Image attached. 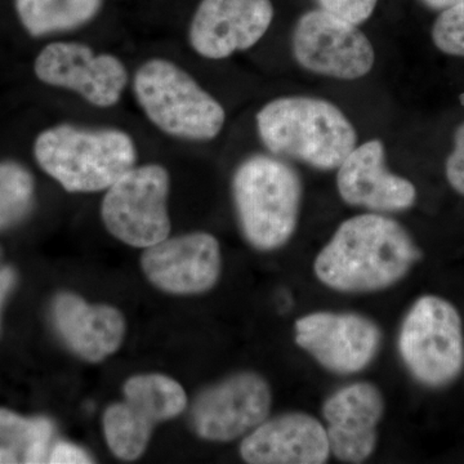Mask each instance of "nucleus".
<instances>
[{
	"mask_svg": "<svg viewBox=\"0 0 464 464\" xmlns=\"http://www.w3.org/2000/svg\"><path fill=\"white\" fill-rule=\"evenodd\" d=\"M422 257L404 226L380 213L348 218L314 262L317 279L335 292L374 293L389 289Z\"/></svg>",
	"mask_w": 464,
	"mask_h": 464,
	"instance_id": "nucleus-1",
	"label": "nucleus"
},
{
	"mask_svg": "<svg viewBox=\"0 0 464 464\" xmlns=\"http://www.w3.org/2000/svg\"><path fill=\"white\" fill-rule=\"evenodd\" d=\"M261 141L271 154L316 169H338L357 145V133L334 103L315 97H280L257 114Z\"/></svg>",
	"mask_w": 464,
	"mask_h": 464,
	"instance_id": "nucleus-2",
	"label": "nucleus"
},
{
	"mask_svg": "<svg viewBox=\"0 0 464 464\" xmlns=\"http://www.w3.org/2000/svg\"><path fill=\"white\" fill-rule=\"evenodd\" d=\"M331 454L325 426L302 411L267 418L240 445L250 464H324Z\"/></svg>",
	"mask_w": 464,
	"mask_h": 464,
	"instance_id": "nucleus-17",
	"label": "nucleus"
},
{
	"mask_svg": "<svg viewBox=\"0 0 464 464\" xmlns=\"http://www.w3.org/2000/svg\"><path fill=\"white\" fill-rule=\"evenodd\" d=\"M384 414L381 390L355 382L333 392L323 404L331 453L344 463L365 462L374 453Z\"/></svg>",
	"mask_w": 464,
	"mask_h": 464,
	"instance_id": "nucleus-15",
	"label": "nucleus"
},
{
	"mask_svg": "<svg viewBox=\"0 0 464 464\" xmlns=\"http://www.w3.org/2000/svg\"><path fill=\"white\" fill-rule=\"evenodd\" d=\"M34 72L43 83L75 92L97 108L115 106L130 79L114 54L96 53L78 42H54L43 48Z\"/></svg>",
	"mask_w": 464,
	"mask_h": 464,
	"instance_id": "nucleus-11",
	"label": "nucleus"
},
{
	"mask_svg": "<svg viewBox=\"0 0 464 464\" xmlns=\"http://www.w3.org/2000/svg\"><path fill=\"white\" fill-rule=\"evenodd\" d=\"M423 2L429 7L444 11V9L454 7V5H462L464 0H423Z\"/></svg>",
	"mask_w": 464,
	"mask_h": 464,
	"instance_id": "nucleus-27",
	"label": "nucleus"
},
{
	"mask_svg": "<svg viewBox=\"0 0 464 464\" xmlns=\"http://www.w3.org/2000/svg\"><path fill=\"white\" fill-rule=\"evenodd\" d=\"M53 426L45 418H27L0 409V464L47 462Z\"/></svg>",
	"mask_w": 464,
	"mask_h": 464,
	"instance_id": "nucleus-20",
	"label": "nucleus"
},
{
	"mask_svg": "<svg viewBox=\"0 0 464 464\" xmlns=\"http://www.w3.org/2000/svg\"><path fill=\"white\" fill-rule=\"evenodd\" d=\"M295 340L326 371L338 375L364 371L378 355L382 331L371 317L319 311L295 322Z\"/></svg>",
	"mask_w": 464,
	"mask_h": 464,
	"instance_id": "nucleus-10",
	"label": "nucleus"
},
{
	"mask_svg": "<svg viewBox=\"0 0 464 464\" xmlns=\"http://www.w3.org/2000/svg\"><path fill=\"white\" fill-rule=\"evenodd\" d=\"M47 462L52 464H87L93 462V459L84 449L70 444V442L61 441L51 449Z\"/></svg>",
	"mask_w": 464,
	"mask_h": 464,
	"instance_id": "nucleus-25",
	"label": "nucleus"
},
{
	"mask_svg": "<svg viewBox=\"0 0 464 464\" xmlns=\"http://www.w3.org/2000/svg\"><path fill=\"white\" fill-rule=\"evenodd\" d=\"M271 405L268 382L253 372H240L198 396L191 409L192 427L208 441H232L265 422Z\"/></svg>",
	"mask_w": 464,
	"mask_h": 464,
	"instance_id": "nucleus-12",
	"label": "nucleus"
},
{
	"mask_svg": "<svg viewBox=\"0 0 464 464\" xmlns=\"http://www.w3.org/2000/svg\"><path fill=\"white\" fill-rule=\"evenodd\" d=\"M302 194L301 177L282 159L253 155L237 168L232 198L241 232L253 248L271 252L292 239Z\"/></svg>",
	"mask_w": 464,
	"mask_h": 464,
	"instance_id": "nucleus-4",
	"label": "nucleus"
},
{
	"mask_svg": "<svg viewBox=\"0 0 464 464\" xmlns=\"http://www.w3.org/2000/svg\"><path fill=\"white\" fill-rule=\"evenodd\" d=\"M32 174L16 161L0 163V230L16 224L32 207Z\"/></svg>",
	"mask_w": 464,
	"mask_h": 464,
	"instance_id": "nucleus-21",
	"label": "nucleus"
},
{
	"mask_svg": "<svg viewBox=\"0 0 464 464\" xmlns=\"http://www.w3.org/2000/svg\"><path fill=\"white\" fill-rule=\"evenodd\" d=\"M273 20L271 0H201L188 39L201 57L224 60L257 44Z\"/></svg>",
	"mask_w": 464,
	"mask_h": 464,
	"instance_id": "nucleus-14",
	"label": "nucleus"
},
{
	"mask_svg": "<svg viewBox=\"0 0 464 464\" xmlns=\"http://www.w3.org/2000/svg\"><path fill=\"white\" fill-rule=\"evenodd\" d=\"M432 41L444 53L464 57V3L440 14L433 24Z\"/></svg>",
	"mask_w": 464,
	"mask_h": 464,
	"instance_id": "nucleus-22",
	"label": "nucleus"
},
{
	"mask_svg": "<svg viewBox=\"0 0 464 464\" xmlns=\"http://www.w3.org/2000/svg\"><path fill=\"white\" fill-rule=\"evenodd\" d=\"M34 155L66 191L97 192L136 167L137 149L132 137L116 128L60 124L36 137Z\"/></svg>",
	"mask_w": 464,
	"mask_h": 464,
	"instance_id": "nucleus-3",
	"label": "nucleus"
},
{
	"mask_svg": "<svg viewBox=\"0 0 464 464\" xmlns=\"http://www.w3.org/2000/svg\"><path fill=\"white\" fill-rule=\"evenodd\" d=\"M133 91L149 121L168 136L210 141L224 128L221 103L188 72L164 58H152L139 67Z\"/></svg>",
	"mask_w": 464,
	"mask_h": 464,
	"instance_id": "nucleus-5",
	"label": "nucleus"
},
{
	"mask_svg": "<svg viewBox=\"0 0 464 464\" xmlns=\"http://www.w3.org/2000/svg\"><path fill=\"white\" fill-rule=\"evenodd\" d=\"M400 356L415 381L442 389L459 377L463 368V324L447 299L423 295L414 302L401 324Z\"/></svg>",
	"mask_w": 464,
	"mask_h": 464,
	"instance_id": "nucleus-6",
	"label": "nucleus"
},
{
	"mask_svg": "<svg viewBox=\"0 0 464 464\" xmlns=\"http://www.w3.org/2000/svg\"><path fill=\"white\" fill-rule=\"evenodd\" d=\"M445 172L451 188L464 197V123L454 134V149L449 155Z\"/></svg>",
	"mask_w": 464,
	"mask_h": 464,
	"instance_id": "nucleus-24",
	"label": "nucleus"
},
{
	"mask_svg": "<svg viewBox=\"0 0 464 464\" xmlns=\"http://www.w3.org/2000/svg\"><path fill=\"white\" fill-rule=\"evenodd\" d=\"M125 400L103 414V432L119 459L136 460L145 453L154 427L179 417L188 395L179 382L163 374H141L125 382Z\"/></svg>",
	"mask_w": 464,
	"mask_h": 464,
	"instance_id": "nucleus-8",
	"label": "nucleus"
},
{
	"mask_svg": "<svg viewBox=\"0 0 464 464\" xmlns=\"http://www.w3.org/2000/svg\"><path fill=\"white\" fill-rule=\"evenodd\" d=\"M170 177L159 164L133 167L112 183L101 206L103 225L116 239L149 248L169 237Z\"/></svg>",
	"mask_w": 464,
	"mask_h": 464,
	"instance_id": "nucleus-7",
	"label": "nucleus"
},
{
	"mask_svg": "<svg viewBox=\"0 0 464 464\" xmlns=\"http://www.w3.org/2000/svg\"><path fill=\"white\" fill-rule=\"evenodd\" d=\"M320 7L359 25L373 14L378 0H317Z\"/></svg>",
	"mask_w": 464,
	"mask_h": 464,
	"instance_id": "nucleus-23",
	"label": "nucleus"
},
{
	"mask_svg": "<svg viewBox=\"0 0 464 464\" xmlns=\"http://www.w3.org/2000/svg\"><path fill=\"white\" fill-rule=\"evenodd\" d=\"M337 188L347 204L375 213L401 212L417 200L413 183L387 169L380 140L362 143L351 151L338 167Z\"/></svg>",
	"mask_w": 464,
	"mask_h": 464,
	"instance_id": "nucleus-16",
	"label": "nucleus"
},
{
	"mask_svg": "<svg viewBox=\"0 0 464 464\" xmlns=\"http://www.w3.org/2000/svg\"><path fill=\"white\" fill-rule=\"evenodd\" d=\"M143 274L157 288L170 295L209 292L222 268L218 240L208 232H191L149 246L141 258Z\"/></svg>",
	"mask_w": 464,
	"mask_h": 464,
	"instance_id": "nucleus-13",
	"label": "nucleus"
},
{
	"mask_svg": "<svg viewBox=\"0 0 464 464\" xmlns=\"http://www.w3.org/2000/svg\"><path fill=\"white\" fill-rule=\"evenodd\" d=\"M53 320L63 342L85 362H102L123 343L125 320L121 311L90 304L72 293L54 299Z\"/></svg>",
	"mask_w": 464,
	"mask_h": 464,
	"instance_id": "nucleus-18",
	"label": "nucleus"
},
{
	"mask_svg": "<svg viewBox=\"0 0 464 464\" xmlns=\"http://www.w3.org/2000/svg\"><path fill=\"white\" fill-rule=\"evenodd\" d=\"M293 53L308 72L342 81L362 78L375 60L373 45L355 24L323 8L299 18Z\"/></svg>",
	"mask_w": 464,
	"mask_h": 464,
	"instance_id": "nucleus-9",
	"label": "nucleus"
},
{
	"mask_svg": "<svg viewBox=\"0 0 464 464\" xmlns=\"http://www.w3.org/2000/svg\"><path fill=\"white\" fill-rule=\"evenodd\" d=\"M14 282H16V275H14L12 268H0V308H2L3 302L7 297L9 290L14 285Z\"/></svg>",
	"mask_w": 464,
	"mask_h": 464,
	"instance_id": "nucleus-26",
	"label": "nucleus"
},
{
	"mask_svg": "<svg viewBox=\"0 0 464 464\" xmlns=\"http://www.w3.org/2000/svg\"><path fill=\"white\" fill-rule=\"evenodd\" d=\"M101 7L102 0H16L24 29L36 38L84 26Z\"/></svg>",
	"mask_w": 464,
	"mask_h": 464,
	"instance_id": "nucleus-19",
	"label": "nucleus"
}]
</instances>
